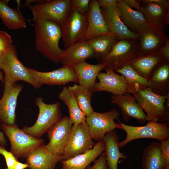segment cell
Returning a JSON list of instances; mask_svg holds the SVG:
<instances>
[{"label": "cell", "instance_id": "52a82bcc", "mask_svg": "<svg viewBox=\"0 0 169 169\" xmlns=\"http://www.w3.org/2000/svg\"><path fill=\"white\" fill-rule=\"evenodd\" d=\"M118 121L121 125V129L126 133V138L118 143L120 148L131 141L139 139H154L160 142L169 139L168 123L148 121L145 125L138 126L128 125L119 120Z\"/></svg>", "mask_w": 169, "mask_h": 169}, {"label": "cell", "instance_id": "8fae6325", "mask_svg": "<svg viewBox=\"0 0 169 169\" xmlns=\"http://www.w3.org/2000/svg\"><path fill=\"white\" fill-rule=\"evenodd\" d=\"M120 113L116 109L104 113L94 111L86 117V122L87 124L89 131L93 140H103L106 133L116 128L121 129V126L119 123L115 121L119 120Z\"/></svg>", "mask_w": 169, "mask_h": 169}, {"label": "cell", "instance_id": "603a6c76", "mask_svg": "<svg viewBox=\"0 0 169 169\" xmlns=\"http://www.w3.org/2000/svg\"><path fill=\"white\" fill-rule=\"evenodd\" d=\"M78 77L79 84L95 92V80L98 74L105 67V64L99 63L92 64L85 62H80L72 65Z\"/></svg>", "mask_w": 169, "mask_h": 169}, {"label": "cell", "instance_id": "7c38bea8", "mask_svg": "<svg viewBox=\"0 0 169 169\" xmlns=\"http://www.w3.org/2000/svg\"><path fill=\"white\" fill-rule=\"evenodd\" d=\"M139 33L137 56L160 51L165 45L167 37L164 28L148 22Z\"/></svg>", "mask_w": 169, "mask_h": 169}, {"label": "cell", "instance_id": "2e32d148", "mask_svg": "<svg viewBox=\"0 0 169 169\" xmlns=\"http://www.w3.org/2000/svg\"><path fill=\"white\" fill-rule=\"evenodd\" d=\"M100 8L109 30L119 40L138 39L139 33H136L131 31L121 20L120 10L117 5Z\"/></svg>", "mask_w": 169, "mask_h": 169}, {"label": "cell", "instance_id": "bcb514c9", "mask_svg": "<svg viewBox=\"0 0 169 169\" xmlns=\"http://www.w3.org/2000/svg\"><path fill=\"white\" fill-rule=\"evenodd\" d=\"M4 77H3L2 73L0 70V80L2 82L4 81Z\"/></svg>", "mask_w": 169, "mask_h": 169}, {"label": "cell", "instance_id": "5bb4252c", "mask_svg": "<svg viewBox=\"0 0 169 169\" xmlns=\"http://www.w3.org/2000/svg\"><path fill=\"white\" fill-rule=\"evenodd\" d=\"M3 94L0 100V121L3 124H15L17 98L23 89L20 84L4 83Z\"/></svg>", "mask_w": 169, "mask_h": 169}, {"label": "cell", "instance_id": "f546056e", "mask_svg": "<svg viewBox=\"0 0 169 169\" xmlns=\"http://www.w3.org/2000/svg\"><path fill=\"white\" fill-rule=\"evenodd\" d=\"M142 169H166L160 143L153 142L145 148L142 155Z\"/></svg>", "mask_w": 169, "mask_h": 169}, {"label": "cell", "instance_id": "4dcf8cb0", "mask_svg": "<svg viewBox=\"0 0 169 169\" xmlns=\"http://www.w3.org/2000/svg\"><path fill=\"white\" fill-rule=\"evenodd\" d=\"M119 39L112 34L99 35L86 41L93 50L95 57L100 61L111 51Z\"/></svg>", "mask_w": 169, "mask_h": 169}, {"label": "cell", "instance_id": "7bdbcfd3", "mask_svg": "<svg viewBox=\"0 0 169 169\" xmlns=\"http://www.w3.org/2000/svg\"><path fill=\"white\" fill-rule=\"evenodd\" d=\"M142 3H156L169 9V1L167 0H143L140 1Z\"/></svg>", "mask_w": 169, "mask_h": 169}, {"label": "cell", "instance_id": "9a60e30c", "mask_svg": "<svg viewBox=\"0 0 169 169\" xmlns=\"http://www.w3.org/2000/svg\"><path fill=\"white\" fill-rule=\"evenodd\" d=\"M73 125L69 117L64 116L48 131L49 141L45 145L49 151L54 154L62 155Z\"/></svg>", "mask_w": 169, "mask_h": 169}, {"label": "cell", "instance_id": "ffe728a7", "mask_svg": "<svg viewBox=\"0 0 169 169\" xmlns=\"http://www.w3.org/2000/svg\"><path fill=\"white\" fill-rule=\"evenodd\" d=\"M147 87L161 95H169V60L165 59L155 67L147 80Z\"/></svg>", "mask_w": 169, "mask_h": 169}, {"label": "cell", "instance_id": "3957f363", "mask_svg": "<svg viewBox=\"0 0 169 169\" xmlns=\"http://www.w3.org/2000/svg\"><path fill=\"white\" fill-rule=\"evenodd\" d=\"M0 128L9 141L10 151L17 158L26 159L32 152L44 145V139L28 134L16 124L12 125L2 124Z\"/></svg>", "mask_w": 169, "mask_h": 169}, {"label": "cell", "instance_id": "7a4b0ae2", "mask_svg": "<svg viewBox=\"0 0 169 169\" xmlns=\"http://www.w3.org/2000/svg\"><path fill=\"white\" fill-rule=\"evenodd\" d=\"M133 95L138 104L146 112V121L168 123L169 95H158L147 87Z\"/></svg>", "mask_w": 169, "mask_h": 169}, {"label": "cell", "instance_id": "83f0119b", "mask_svg": "<svg viewBox=\"0 0 169 169\" xmlns=\"http://www.w3.org/2000/svg\"><path fill=\"white\" fill-rule=\"evenodd\" d=\"M141 13L147 22L164 27L169 24V9L156 3H142Z\"/></svg>", "mask_w": 169, "mask_h": 169}, {"label": "cell", "instance_id": "30bf717a", "mask_svg": "<svg viewBox=\"0 0 169 169\" xmlns=\"http://www.w3.org/2000/svg\"><path fill=\"white\" fill-rule=\"evenodd\" d=\"M95 144L86 121L76 126L73 125L62 155L63 160H68L86 152L92 148Z\"/></svg>", "mask_w": 169, "mask_h": 169}, {"label": "cell", "instance_id": "ba28073f", "mask_svg": "<svg viewBox=\"0 0 169 169\" xmlns=\"http://www.w3.org/2000/svg\"><path fill=\"white\" fill-rule=\"evenodd\" d=\"M139 44L138 39H119L100 63L105 64V68H112L115 71L137 56Z\"/></svg>", "mask_w": 169, "mask_h": 169}, {"label": "cell", "instance_id": "8992f818", "mask_svg": "<svg viewBox=\"0 0 169 169\" xmlns=\"http://www.w3.org/2000/svg\"><path fill=\"white\" fill-rule=\"evenodd\" d=\"M35 103L39 109L38 118L35 123L31 127H24L23 130L28 134L40 138L62 118L59 103H45L43 99L38 97Z\"/></svg>", "mask_w": 169, "mask_h": 169}, {"label": "cell", "instance_id": "f6af8a7d", "mask_svg": "<svg viewBox=\"0 0 169 169\" xmlns=\"http://www.w3.org/2000/svg\"><path fill=\"white\" fill-rule=\"evenodd\" d=\"M0 144L3 146L7 145V141L4 136L3 133L1 131H0Z\"/></svg>", "mask_w": 169, "mask_h": 169}, {"label": "cell", "instance_id": "e575fe53", "mask_svg": "<svg viewBox=\"0 0 169 169\" xmlns=\"http://www.w3.org/2000/svg\"><path fill=\"white\" fill-rule=\"evenodd\" d=\"M0 154L4 157L7 166L6 169H13L19 162L13 154L6 150L3 146H0Z\"/></svg>", "mask_w": 169, "mask_h": 169}, {"label": "cell", "instance_id": "cb8c5ba5", "mask_svg": "<svg viewBox=\"0 0 169 169\" xmlns=\"http://www.w3.org/2000/svg\"><path fill=\"white\" fill-rule=\"evenodd\" d=\"M93 57L95 55L93 50L88 43L84 41L75 43L64 49L60 62L63 65H72Z\"/></svg>", "mask_w": 169, "mask_h": 169}, {"label": "cell", "instance_id": "4fadbf2b", "mask_svg": "<svg viewBox=\"0 0 169 169\" xmlns=\"http://www.w3.org/2000/svg\"><path fill=\"white\" fill-rule=\"evenodd\" d=\"M28 69L38 88L44 84L60 85L78 82L77 74L71 65H63L59 68L47 72H40L28 67Z\"/></svg>", "mask_w": 169, "mask_h": 169}, {"label": "cell", "instance_id": "5b68a950", "mask_svg": "<svg viewBox=\"0 0 169 169\" xmlns=\"http://www.w3.org/2000/svg\"><path fill=\"white\" fill-rule=\"evenodd\" d=\"M72 6V0H48L27 6L33 15V20L51 21L61 28Z\"/></svg>", "mask_w": 169, "mask_h": 169}, {"label": "cell", "instance_id": "4316f807", "mask_svg": "<svg viewBox=\"0 0 169 169\" xmlns=\"http://www.w3.org/2000/svg\"><path fill=\"white\" fill-rule=\"evenodd\" d=\"M116 5L120 10V18L131 31L138 33L147 22L143 13L129 7L123 0H118Z\"/></svg>", "mask_w": 169, "mask_h": 169}, {"label": "cell", "instance_id": "277c9868", "mask_svg": "<svg viewBox=\"0 0 169 169\" xmlns=\"http://www.w3.org/2000/svg\"><path fill=\"white\" fill-rule=\"evenodd\" d=\"M3 70L5 76L3 83H13L23 81L38 88L32 79L28 69L18 59L16 48L12 45L3 52L0 56V70Z\"/></svg>", "mask_w": 169, "mask_h": 169}, {"label": "cell", "instance_id": "d590c367", "mask_svg": "<svg viewBox=\"0 0 169 169\" xmlns=\"http://www.w3.org/2000/svg\"><path fill=\"white\" fill-rule=\"evenodd\" d=\"M90 1V0H72L71 8L82 13H88Z\"/></svg>", "mask_w": 169, "mask_h": 169}, {"label": "cell", "instance_id": "e0dca14e", "mask_svg": "<svg viewBox=\"0 0 169 169\" xmlns=\"http://www.w3.org/2000/svg\"><path fill=\"white\" fill-rule=\"evenodd\" d=\"M104 69L106 73L100 72L97 77L99 82L95 84V92L105 91L113 95L128 92L127 84L123 76L116 74L112 68H105Z\"/></svg>", "mask_w": 169, "mask_h": 169}, {"label": "cell", "instance_id": "9c48e42d", "mask_svg": "<svg viewBox=\"0 0 169 169\" xmlns=\"http://www.w3.org/2000/svg\"><path fill=\"white\" fill-rule=\"evenodd\" d=\"M87 16L88 13H82L71 8L61 28L62 38L65 48L84 41L88 26Z\"/></svg>", "mask_w": 169, "mask_h": 169}, {"label": "cell", "instance_id": "d6986e66", "mask_svg": "<svg viewBox=\"0 0 169 169\" xmlns=\"http://www.w3.org/2000/svg\"><path fill=\"white\" fill-rule=\"evenodd\" d=\"M87 17L88 26L84 41L101 35L112 34L106 24L98 0H90Z\"/></svg>", "mask_w": 169, "mask_h": 169}, {"label": "cell", "instance_id": "74e56055", "mask_svg": "<svg viewBox=\"0 0 169 169\" xmlns=\"http://www.w3.org/2000/svg\"><path fill=\"white\" fill-rule=\"evenodd\" d=\"M86 169H108L104 151L95 161L92 166H88Z\"/></svg>", "mask_w": 169, "mask_h": 169}, {"label": "cell", "instance_id": "8d00e7d4", "mask_svg": "<svg viewBox=\"0 0 169 169\" xmlns=\"http://www.w3.org/2000/svg\"><path fill=\"white\" fill-rule=\"evenodd\" d=\"M12 45L11 36L7 32L0 30V50L4 52Z\"/></svg>", "mask_w": 169, "mask_h": 169}, {"label": "cell", "instance_id": "d6a6232c", "mask_svg": "<svg viewBox=\"0 0 169 169\" xmlns=\"http://www.w3.org/2000/svg\"><path fill=\"white\" fill-rule=\"evenodd\" d=\"M115 71L121 74L125 78L128 93L133 95L147 87V80L138 74L130 65H125Z\"/></svg>", "mask_w": 169, "mask_h": 169}, {"label": "cell", "instance_id": "b9f144b4", "mask_svg": "<svg viewBox=\"0 0 169 169\" xmlns=\"http://www.w3.org/2000/svg\"><path fill=\"white\" fill-rule=\"evenodd\" d=\"M125 3L131 8H135L136 11L142 12V7L138 1L136 0H123Z\"/></svg>", "mask_w": 169, "mask_h": 169}, {"label": "cell", "instance_id": "484cf974", "mask_svg": "<svg viewBox=\"0 0 169 169\" xmlns=\"http://www.w3.org/2000/svg\"><path fill=\"white\" fill-rule=\"evenodd\" d=\"M103 140L105 145V152L108 169H118L119 159H125L127 157L120 150L119 136L115 129L106 133Z\"/></svg>", "mask_w": 169, "mask_h": 169}, {"label": "cell", "instance_id": "ab89813d", "mask_svg": "<svg viewBox=\"0 0 169 169\" xmlns=\"http://www.w3.org/2000/svg\"><path fill=\"white\" fill-rule=\"evenodd\" d=\"M118 0H98L100 7L101 8H106L116 5Z\"/></svg>", "mask_w": 169, "mask_h": 169}, {"label": "cell", "instance_id": "ac0fdd59", "mask_svg": "<svg viewBox=\"0 0 169 169\" xmlns=\"http://www.w3.org/2000/svg\"><path fill=\"white\" fill-rule=\"evenodd\" d=\"M111 99V103L116 104L120 108L124 120L128 121L133 118L142 124L146 121L144 110L130 93L126 92L121 95H113Z\"/></svg>", "mask_w": 169, "mask_h": 169}, {"label": "cell", "instance_id": "836d02e7", "mask_svg": "<svg viewBox=\"0 0 169 169\" xmlns=\"http://www.w3.org/2000/svg\"><path fill=\"white\" fill-rule=\"evenodd\" d=\"M68 88L74 95L78 105L86 117L94 111L91 101L93 92L84 86L75 84Z\"/></svg>", "mask_w": 169, "mask_h": 169}, {"label": "cell", "instance_id": "f35d334b", "mask_svg": "<svg viewBox=\"0 0 169 169\" xmlns=\"http://www.w3.org/2000/svg\"><path fill=\"white\" fill-rule=\"evenodd\" d=\"M161 154L166 169H169V139L160 142Z\"/></svg>", "mask_w": 169, "mask_h": 169}, {"label": "cell", "instance_id": "6da1fadb", "mask_svg": "<svg viewBox=\"0 0 169 169\" xmlns=\"http://www.w3.org/2000/svg\"><path fill=\"white\" fill-rule=\"evenodd\" d=\"M36 50L53 62H60L63 51L59 46L62 38L60 27L51 21H33Z\"/></svg>", "mask_w": 169, "mask_h": 169}, {"label": "cell", "instance_id": "f1b7e54d", "mask_svg": "<svg viewBox=\"0 0 169 169\" xmlns=\"http://www.w3.org/2000/svg\"><path fill=\"white\" fill-rule=\"evenodd\" d=\"M8 2L0 0V18L2 22L10 30L25 28V18L18 10L9 6Z\"/></svg>", "mask_w": 169, "mask_h": 169}, {"label": "cell", "instance_id": "ee69618b", "mask_svg": "<svg viewBox=\"0 0 169 169\" xmlns=\"http://www.w3.org/2000/svg\"><path fill=\"white\" fill-rule=\"evenodd\" d=\"M44 0H26L24 4L22 7V8L28 6V5L32 3H42L44 1Z\"/></svg>", "mask_w": 169, "mask_h": 169}, {"label": "cell", "instance_id": "d4e9b609", "mask_svg": "<svg viewBox=\"0 0 169 169\" xmlns=\"http://www.w3.org/2000/svg\"><path fill=\"white\" fill-rule=\"evenodd\" d=\"M164 59L160 51H158L137 56L127 64L130 65L138 74L147 80L155 67Z\"/></svg>", "mask_w": 169, "mask_h": 169}, {"label": "cell", "instance_id": "60d3db41", "mask_svg": "<svg viewBox=\"0 0 169 169\" xmlns=\"http://www.w3.org/2000/svg\"><path fill=\"white\" fill-rule=\"evenodd\" d=\"M164 59L169 60V38L167 37L165 45L160 50Z\"/></svg>", "mask_w": 169, "mask_h": 169}, {"label": "cell", "instance_id": "1f68e13d", "mask_svg": "<svg viewBox=\"0 0 169 169\" xmlns=\"http://www.w3.org/2000/svg\"><path fill=\"white\" fill-rule=\"evenodd\" d=\"M68 108L69 118L73 126L86 121V117L79 107L77 101L72 92L66 86L64 87L58 95Z\"/></svg>", "mask_w": 169, "mask_h": 169}, {"label": "cell", "instance_id": "7dc6e473", "mask_svg": "<svg viewBox=\"0 0 169 169\" xmlns=\"http://www.w3.org/2000/svg\"><path fill=\"white\" fill-rule=\"evenodd\" d=\"M3 51H1L0 50V56L2 55V54L3 53Z\"/></svg>", "mask_w": 169, "mask_h": 169}, {"label": "cell", "instance_id": "44dd1931", "mask_svg": "<svg viewBox=\"0 0 169 169\" xmlns=\"http://www.w3.org/2000/svg\"><path fill=\"white\" fill-rule=\"evenodd\" d=\"M26 159L30 169H54L56 164L63 160L62 155L51 152L44 145L38 147Z\"/></svg>", "mask_w": 169, "mask_h": 169}, {"label": "cell", "instance_id": "7402d4cb", "mask_svg": "<svg viewBox=\"0 0 169 169\" xmlns=\"http://www.w3.org/2000/svg\"><path fill=\"white\" fill-rule=\"evenodd\" d=\"M105 145L103 140L98 141L91 149L82 154L66 160L61 161L62 169H86L105 151Z\"/></svg>", "mask_w": 169, "mask_h": 169}]
</instances>
